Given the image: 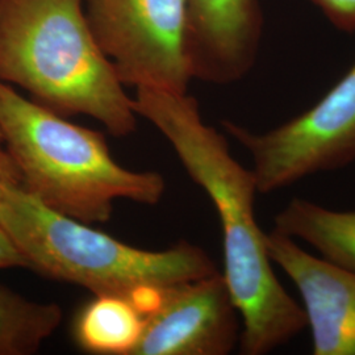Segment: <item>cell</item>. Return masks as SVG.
<instances>
[{"label": "cell", "mask_w": 355, "mask_h": 355, "mask_svg": "<svg viewBox=\"0 0 355 355\" xmlns=\"http://www.w3.org/2000/svg\"><path fill=\"white\" fill-rule=\"evenodd\" d=\"M224 130L249 153L258 193L355 162V62L311 108L257 133L224 120Z\"/></svg>", "instance_id": "5b68a950"}, {"label": "cell", "mask_w": 355, "mask_h": 355, "mask_svg": "<svg viewBox=\"0 0 355 355\" xmlns=\"http://www.w3.org/2000/svg\"><path fill=\"white\" fill-rule=\"evenodd\" d=\"M272 230L305 242L325 261L355 272V211L292 198L274 217Z\"/></svg>", "instance_id": "30bf717a"}, {"label": "cell", "mask_w": 355, "mask_h": 355, "mask_svg": "<svg viewBox=\"0 0 355 355\" xmlns=\"http://www.w3.org/2000/svg\"><path fill=\"white\" fill-rule=\"evenodd\" d=\"M135 110L177 153L191 179L215 207L223 230L224 279L241 318L240 350L263 355L306 329L304 309L284 290L254 211L258 193L252 168L232 155L228 141L207 125L187 92L139 87Z\"/></svg>", "instance_id": "6da1fadb"}, {"label": "cell", "mask_w": 355, "mask_h": 355, "mask_svg": "<svg viewBox=\"0 0 355 355\" xmlns=\"http://www.w3.org/2000/svg\"><path fill=\"white\" fill-rule=\"evenodd\" d=\"M145 311L121 295H94L73 320L76 346L89 354L133 355L145 325Z\"/></svg>", "instance_id": "8fae6325"}, {"label": "cell", "mask_w": 355, "mask_h": 355, "mask_svg": "<svg viewBox=\"0 0 355 355\" xmlns=\"http://www.w3.org/2000/svg\"><path fill=\"white\" fill-rule=\"evenodd\" d=\"M266 248L272 265L302 296L313 355H355V272L305 252L275 230L266 233Z\"/></svg>", "instance_id": "ba28073f"}, {"label": "cell", "mask_w": 355, "mask_h": 355, "mask_svg": "<svg viewBox=\"0 0 355 355\" xmlns=\"http://www.w3.org/2000/svg\"><path fill=\"white\" fill-rule=\"evenodd\" d=\"M331 26L343 33H355V0H309Z\"/></svg>", "instance_id": "4fadbf2b"}, {"label": "cell", "mask_w": 355, "mask_h": 355, "mask_svg": "<svg viewBox=\"0 0 355 355\" xmlns=\"http://www.w3.org/2000/svg\"><path fill=\"white\" fill-rule=\"evenodd\" d=\"M0 228L24 258L26 268L92 295L128 296L145 313L167 288L218 272L212 258L190 242H178L165 250L135 248L51 211L21 186L3 195Z\"/></svg>", "instance_id": "3957f363"}, {"label": "cell", "mask_w": 355, "mask_h": 355, "mask_svg": "<svg viewBox=\"0 0 355 355\" xmlns=\"http://www.w3.org/2000/svg\"><path fill=\"white\" fill-rule=\"evenodd\" d=\"M62 318L60 305L31 300L0 284V355L36 354Z\"/></svg>", "instance_id": "7c38bea8"}, {"label": "cell", "mask_w": 355, "mask_h": 355, "mask_svg": "<svg viewBox=\"0 0 355 355\" xmlns=\"http://www.w3.org/2000/svg\"><path fill=\"white\" fill-rule=\"evenodd\" d=\"M0 145H3V140H1V135H0Z\"/></svg>", "instance_id": "2e32d148"}, {"label": "cell", "mask_w": 355, "mask_h": 355, "mask_svg": "<svg viewBox=\"0 0 355 355\" xmlns=\"http://www.w3.org/2000/svg\"><path fill=\"white\" fill-rule=\"evenodd\" d=\"M240 321L220 271L184 282L146 313L133 355H227L240 343Z\"/></svg>", "instance_id": "52a82bcc"}, {"label": "cell", "mask_w": 355, "mask_h": 355, "mask_svg": "<svg viewBox=\"0 0 355 355\" xmlns=\"http://www.w3.org/2000/svg\"><path fill=\"white\" fill-rule=\"evenodd\" d=\"M85 12L124 86L187 92L189 0H87Z\"/></svg>", "instance_id": "8992f818"}, {"label": "cell", "mask_w": 355, "mask_h": 355, "mask_svg": "<svg viewBox=\"0 0 355 355\" xmlns=\"http://www.w3.org/2000/svg\"><path fill=\"white\" fill-rule=\"evenodd\" d=\"M15 186H21V175L10 153L0 145V200L6 191Z\"/></svg>", "instance_id": "5bb4252c"}, {"label": "cell", "mask_w": 355, "mask_h": 355, "mask_svg": "<svg viewBox=\"0 0 355 355\" xmlns=\"http://www.w3.org/2000/svg\"><path fill=\"white\" fill-rule=\"evenodd\" d=\"M0 80L64 117L89 116L116 137L137 127L135 101L94 37L82 0H0Z\"/></svg>", "instance_id": "7a4b0ae2"}, {"label": "cell", "mask_w": 355, "mask_h": 355, "mask_svg": "<svg viewBox=\"0 0 355 355\" xmlns=\"http://www.w3.org/2000/svg\"><path fill=\"white\" fill-rule=\"evenodd\" d=\"M192 78L230 85L257 62L265 16L259 0H189Z\"/></svg>", "instance_id": "9c48e42d"}, {"label": "cell", "mask_w": 355, "mask_h": 355, "mask_svg": "<svg viewBox=\"0 0 355 355\" xmlns=\"http://www.w3.org/2000/svg\"><path fill=\"white\" fill-rule=\"evenodd\" d=\"M26 268V261L7 233L0 228V270Z\"/></svg>", "instance_id": "9a60e30c"}, {"label": "cell", "mask_w": 355, "mask_h": 355, "mask_svg": "<svg viewBox=\"0 0 355 355\" xmlns=\"http://www.w3.org/2000/svg\"><path fill=\"white\" fill-rule=\"evenodd\" d=\"M0 135L21 187L51 211L80 223H107L120 199L154 205L165 195L161 174L119 165L103 133L67 121L1 80Z\"/></svg>", "instance_id": "277c9868"}]
</instances>
